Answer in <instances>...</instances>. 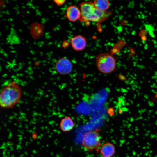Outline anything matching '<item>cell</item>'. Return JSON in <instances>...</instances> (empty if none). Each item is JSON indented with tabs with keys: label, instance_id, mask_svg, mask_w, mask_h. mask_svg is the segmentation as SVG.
<instances>
[{
	"label": "cell",
	"instance_id": "cell-11",
	"mask_svg": "<svg viewBox=\"0 0 157 157\" xmlns=\"http://www.w3.org/2000/svg\"><path fill=\"white\" fill-rule=\"evenodd\" d=\"M54 2L56 4L60 6L63 4L65 2V0H54Z\"/></svg>",
	"mask_w": 157,
	"mask_h": 157
},
{
	"label": "cell",
	"instance_id": "cell-5",
	"mask_svg": "<svg viewBox=\"0 0 157 157\" xmlns=\"http://www.w3.org/2000/svg\"><path fill=\"white\" fill-rule=\"evenodd\" d=\"M55 67L56 71L61 75L67 74L70 73L73 69L71 61L66 57L58 59L56 63Z\"/></svg>",
	"mask_w": 157,
	"mask_h": 157
},
{
	"label": "cell",
	"instance_id": "cell-1",
	"mask_svg": "<svg viewBox=\"0 0 157 157\" xmlns=\"http://www.w3.org/2000/svg\"><path fill=\"white\" fill-rule=\"evenodd\" d=\"M22 94L21 87L15 81L9 82L1 92V107L3 109L13 108L19 102Z\"/></svg>",
	"mask_w": 157,
	"mask_h": 157
},
{
	"label": "cell",
	"instance_id": "cell-12",
	"mask_svg": "<svg viewBox=\"0 0 157 157\" xmlns=\"http://www.w3.org/2000/svg\"></svg>",
	"mask_w": 157,
	"mask_h": 157
},
{
	"label": "cell",
	"instance_id": "cell-9",
	"mask_svg": "<svg viewBox=\"0 0 157 157\" xmlns=\"http://www.w3.org/2000/svg\"><path fill=\"white\" fill-rule=\"evenodd\" d=\"M74 126L73 121L69 116L63 118L60 123V127L61 130L65 132L71 131L73 129Z\"/></svg>",
	"mask_w": 157,
	"mask_h": 157
},
{
	"label": "cell",
	"instance_id": "cell-6",
	"mask_svg": "<svg viewBox=\"0 0 157 157\" xmlns=\"http://www.w3.org/2000/svg\"><path fill=\"white\" fill-rule=\"evenodd\" d=\"M70 42L73 48L76 51H81L86 47L87 41L85 38L81 35L75 36L71 39Z\"/></svg>",
	"mask_w": 157,
	"mask_h": 157
},
{
	"label": "cell",
	"instance_id": "cell-3",
	"mask_svg": "<svg viewBox=\"0 0 157 157\" xmlns=\"http://www.w3.org/2000/svg\"><path fill=\"white\" fill-rule=\"evenodd\" d=\"M95 64L98 70L105 74L114 71L116 68V61L112 55L103 53L97 55L95 58Z\"/></svg>",
	"mask_w": 157,
	"mask_h": 157
},
{
	"label": "cell",
	"instance_id": "cell-7",
	"mask_svg": "<svg viewBox=\"0 0 157 157\" xmlns=\"http://www.w3.org/2000/svg\"><path fill=\"white\" fill-rule=\"evenodd\" d=\"M102 157H113L115 152L114 145L109 142H106L101 147L100 150Z\"/></svg>",
	"mask_w": 157,
	"mask_h": 157
},
{
	"label": "cell",
	"instance_id": "cell-2",
	"mask_svg": "<svg viewBox=\"0 0 157 157\" xmlns=\"http://www.w3.org/2000/svg\"><path fill=\"white\" fill-rule=\"evenodd\" d=\"M81 13L80 19L85 22H99L108 18L111 13L108 11L102 12L97 9L93 3L86 1L80 4Z\"/></svg>",
	"mask_w": 157,
	"mask_h": 157
},
{
	"label": "cell",
	"instance_id": "cell-10",
	"mask_svg": "<svg viewBox=\"0 0 157 157\" xmlns=\"http://www.w3.org/2000/svg\"><path fill=\"white\" fill-rule=\"evenodd\" d=\"M93 3L95 7L102 12L106 11L109 7V2L107 0H96Z\"/></svg>",
	"mask_w": 157,
	"mask_h": 157
},
{
	"label": "cell",
	"instance_id": "cell-4",
	"mask_svg": "<svg viewBox=\"0 0 157 157\" xmlns=\"http://www.w3.org/2000/svg\"><path fill=\"white\" fill-rule=\"evenodd\" d=\"M101 140L98 131L91 130L84 134L82 141V145L88 151L97 150L101 146Z\"/></svg>",
	"mask_w": 157,
	"mask_h": 157
},
{
	"label": "cell",
	"instance_id": "cell-8",
	"mask_svg": "<svg viewBox=\"0 0 157 157\" xmlns=\"http://www.w3.org/2000/svg\"><path fill=\"white\" fill-rule=\"evenodd\" d=\"M66 15L69 21L75 22L80 19L81 11L80 9L75 6H70L67 9Z\"/></svg>",
	"mask_w": 157,
	"mask_h": 157
}]
</instances>
